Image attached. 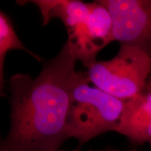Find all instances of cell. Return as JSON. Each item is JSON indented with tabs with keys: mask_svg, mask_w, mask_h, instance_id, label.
Returning a JSON list of instances; mask_svg holds the SVG:
<instances>
[{
	"mask_svg": "<svg viewBox=\"0 0 151 151\" xmlns=\"http://www.w3.org/2000/svg\"><path fill=\"white\" fill-rule=\"evenodd\" d=\"M90 83L86 73L79 71L67 119L68 137L80 146L105 132H115L125 104Z\"/></svg>",
	"mask_w": 151,
	"mask_h": 151,
	"instance_id": "obj_2",
	"label": "cell"
},
{
	"mask_svg": "<svg viewBox=\"0 0 151 151\" xmlns=\"http://www.w3.org/2000/svg\"><path fill=\"white\" fill-rule=\"evenodd\" d=\"M115 132L127 138L132 144L151 140V81L137 95L125 101L123 113Z\"/></svg>",
	"mask_w": 151,
	"mask_h": 151,
	"instance_id": "obj_6",
	"label": "cell"
},
{
	"mask_svg": "<svg viewBox=\"0 0 151 151\" xmlns=\"http://www.w3.org/2000/svg\"><path fill=\"white\" fill-rule=\"evenodd\" d=\"M89 151H125V150H118V149L113 148H111V147H109V148L99 149V150H92V149H91V150H90Z\"/></svg>",
	"mask_w": 151,
	"mask_h": 151,
	"instance_id": "obj_9",
	"label": "cell"
},
{
	"mask_svg": "<svg viewBox=\"0 0 151 151\" xmlns=\"http://www.w3.org/2000/svg\"><path fill=\"white\" fill-rule=\"evenodd\" d=\"M12 50H21L29 54L34 59L41 62L43 59L37 54L34 53L22 44V41L15 31L14 24L10 17L2 11L0 12V92L5 96L4 88L6 80L4 78V61L6 55Z\"/></svg>",
	"mask_w": 151,
	"mask_h": 151,
	"instance_id": "obj_8",
	"label": "cell"
},
{
	"mask_svg": "<svg viewBox=\"0 0 151 151\" xmlns=\"http://www.w3.org/2000/svg\"><path fill=\"white\" fill-rule=\"evenodd\" d=\"M150 81H151V76H150Z\"/></svg>",
	"mask_w": 151,
	"mask_h": 151,
	"instance_id": "obj_12",
	"label": "cell"
},
{
	"mask_svg": "<svg viewBox=\"0 0 151 151\" xmlns=\"http://www.w3.org/2000/svg\"><path fill=\"white\" fill-rule=\"evenodd\" d=\"M35 4L40 11L43 25H46L52 18L62 20L67 30L72 29L88 18L91 11L92 2L77 0H34L20 1Z\"/></svg>",
	"mask_w": 151,
	"mask_h": 151,
	"instance_id": "obj_7",
	"label": "cell"
},
{
	"mask_svg": "<svg viewBox=\"0 0 151 151\" xmlns=\"http://www.w3.org/2000/svg\"><path fill=\"white\" fill-rule=\"evenodd\" d=\"M111 15L114 41L151 56V0H99Z\"/></svg>",
	"mask_w": 151,
	"mask_h": 151,
	"instance_id": "obj_4",
	"label": "cell"
},
{
	"mask_svg": "<svg viewBox=\"0 0 151 151\" xmlns=\"http://www.w3.org/2000/svg\"><path fill=\"white\" fill-rule=\"evenodd\" d=\"M58 151H68V150H59ZM71 151H80V148H76V149H74V150H71Z\"/></svg>",
	"mask_w": 151,
	"mask_h": 151,
	"instance_id": "obj_10",
	"label": "cell"
},
{
	"mask_svg": "<svg viewBox=\"0 0 151 151\" xmlns=\"http://www.w3.org/2000/svg\"><path fill=\"white\" fill-rule=\"evenodd\" d=\"M149 143H150V146H151V140H150V141H149Z\"/></svg>",
	"mask_w": 151,
	"mask_h": 151,
	"instance_id": "obj_11",
	"label": "cell"
},
{
	"mask_svg": "<svg viewBox=\"0 0 151 151\" xmlns=\"http://www.w3.org/2000/svg\"><path fill=\"white\" fill-rule=\"evenodd\" d=\"M86 75L94 86L127 101L142 91L151 76V56L137 47L120 45L114 58L97 61Z\"/></svg>",
	"mask_w": 151,
	"mask_h": 151,
	"instance_id": "obj_3",
	"label": "cell"
},
{
	"mask_svg": "<svg viewBox=\"0 0 151 151\" xmlns=\"http://www.w3.org/2000/svg\"><path fill=\"white\" fill-rule=\"evenodd\" d=\"M67 43L43 63L36 78L18 73L9 79L11 125L0 151H58L66 140L72 92L79 71Z\"/></svg>",
	"mask_w": 151,
	"mask_h": 151,
	"instance_id": "obj_1",
	"label": "cell"
},
{
	"mask_svg": "<svg viewBox=\"0 0 151 151\" xmlns=\"http://www.w3.org/2000/svg\"><path fill=\"white\" fill-rule=\"evenodd\" d=\"M67 33L71 53L88 69L97 61L98 52L114 41L111 15L99 1L92 2L88 18Z\"/></svg>",
	"mask_w": 151,
	"mask_h": 151,
	"instance_id": "obj_5",
	"label": "cell"
}]
</instances>
